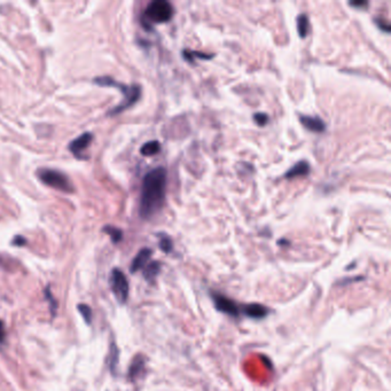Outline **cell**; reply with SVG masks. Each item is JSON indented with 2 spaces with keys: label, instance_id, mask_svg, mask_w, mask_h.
<instances>
[{
  "label": "cell",
  "instance_id": "obj_1",
  "mask_svg": "<svg viewBox=\"0 0 391 391\" xmlns=\"http://www.w3.org/2000/svg\"><path fill=\"white\" fill-rule=\"evenodd\" d=\"M166 171L158 166L147 173L142 180L139 212L141 218L148 219L156 215L164 203Z\"/></svg>",
  "mask_w": 391,
  "mask_h": 391
},
{
  "label": "cell",
  "instance_id": "obj_2",
  "mask_svg": "<svg viewBox=\"0 0 391 391\" xmlns=\"http://www.w3.org/2000/svg\"><path fill=\"white\" fill-rule=\"evenodd\" d=\"M93 82L96 83L97 85H100V86L117 87L123 92V94H124L125 99L123 100L122 103H120V105L114 108V109L110 111L111 115H116V114H120L123 110L127 109L128 107L133 106L138 100H139V98L141 96V87L139 85L127 86V85H124V84L116 82L115 79H113L111 77H108V76L97 77L93 79Z\"/></svg>",
  "mask_w": 391,
  "mask_h": 391
},
{
  "label": "cell",
  "instance_id": "obj_3",
  "mask_svg": "<svg viewBox=\"0 0 391 391\" xmlns=\"http://www.w3.org/2000/svg\"><path fill=\"white\" fill-rule=\"evenodd\" d=\"M173 15L172 5L166 0H154L148 4L145 18L153 23H164L170 21Z\"/></svg>",
  "mask_w": 391,
  "mask_h": 391
},
{
  "label": "cell",
  "instance_id": "obj_4",
  "mask_svg": "<svg viewBox=\"0 0 391 391\" xmlns=\"http://www.w3.org/2000/svg\"><path fill=\"white\" fill-rule=\"evenodd\" d=\"M38 177L41 178V180L44 184H46L47 186L52 188H55L58 191H61L64 193L73 192V186L70 180H69V178L60 171L52 169H42L38 171Z\"/></svg>",
  "mask_w": 391,
  "mask_h": 391
},
{
  "label": "cell",
  "instance_id": "obj_5",
  "mask_svg": "<svg viewBox=\"0 0 391 391\" xmlns=\"http://www.w3.org/2000/svg\"><path fill=\"white\" fill-rule=\"evenodd\" d=\"M110 285L117 300L120 301L121 303H125L128 297L130 286H128V281L125 274L123 273L121 270H113L110 275Z\"/></svg>",
  "mask_w": 391,
  "mask_h": 391
},
{
  "label": "cell",
  "instance_id": "obj_6",
  "mask_svg": "<svg viewBox=\"0 0 391 391\" xmlns=\"http://www.w3.org/2000/svg\"><path fill=\"white\" fill-rule=\"evenodd\" d=\"M211 299L216 309L220 311L222 313H226L231 316H239L241 313L240 306L237 305L233 300L227 297L225 295H221L219 293H211Z\"/></svg>",
  "mask_w": 391,
  "mask_h": 391
},
{
  "label": "cell",
  "instance_id": "obj_7",
  "mask_svg": "<svg viewBox=\"0 0 391 391\" xmlns=\"http://www.w3.org/2000/svg\"><path fill=\"white\" fill-rule=\"evenodd\" d=\"M93 136L90 132H85L83 135L76 138L75 140H72L70 143H69V151H70L73 155H76L77 157L81 156L82 153L86 150L88 145L92 142Z\"/></svg>",
  "mask_w": 391,
  "mask_h": 391
},
{
  "label": "cell",
  "instance_id": "obj_8",
  "mask_svg": "<svg viewBox=\"0 0 391 391\" xmlns=\"http://www.w3.org/2000/svg\"><path fill=\"white\" fill-rule=\"evenodd\" d=\"M242 311H244V313L248 316V318L251 319H263L270 313V309L267 308V306L257 303L245 305Z\"/></svg>",
  "mask_w": 391,
  "mask_h": 391
},
{
  "label": "cell",
  "instance_id": "obj_9",
  "mask_svg": "<svg viewBox=\"0 0 391 391\" xmlns=\"http://www.w3.org/2000/svg\"><path fill=\"white\" fill-rule=\"evenodd\" d=\"M152 254H153V251L150 248H142L139 252H138L137 256L135 257V258H133L132 263H131L130 270H131L132 273H136V272L143 269V267L147 265L148 260H150V258L152 257Z\"/></svg>",
  "mask_w": 391,
  "mask_h": 391
},
{
  "label": "cell",
  "instance_id": "obj_10",
  "mask_svg": "<svg viewBox=\"0 0 391 391\" xmlns=\"http://www.w3.org/2000/svg\"><path fill=\"white\" fill-rule=\"evenodd\" d=\"M301 123L305 128H308L311 132L320 133L326 130L325 122L319 117H311V116H301Z\"/></svg>",
  "mask_w": 391,
  "mask_h": 391
},
{
  "label": "cell",
  "instance_id": "obj_11",
  "mask_svg": "<svg viewBox=\"0 0 391 391\" xmlns=\"http://www.w3.org/2000/svg\"><path fill=\"white\" fill-rule=\"evenodd\" d=\"M310 172V164L306 161H301L299 163H296V164L291 167V169H289L288 171L286 172L285 175V178H296V177H301V176H305L308 175V173Z\"/></svg>",
  "mask_w": 391,
  "mask_h": 391
},
{
  "label": "cell",
  "instance_id": "obj_12",
  "mask_svg": "<svg viewBox=\"0 0 391 391\" xmlns=\"http://www.w3.org/2000/svg\"><path fill=\"white\" fill-rule=\"evenodd\" d=\"M143 368H145V358H143L141 355H138L137 357L133 359L132 364L130 366V369H128V376H130L131 380H135L137 376L142 372Z\"/></svg>",
  "mask_w": 391,
  "mask_h": 391
},
{
  "label": "cell",
  "instance_id": "obj_13",
  "mask_svg": "<svg viewBox=\"0 0 391 391\" xmlns=\"http://www.w3.org/2000/svg\"><path fill=\"white\" fill-rule=\"evenodd\" d=\"M160 271H161V264L156 260L151 262L150 264L145 266V270H143V276H145V279L147 281L152 282L155 280L158 273H160Z\"/></svg>",
  "mask_w": 391,
  "mask_h": 391
},
{
  "label": "cell",
  "instance_id": "obj_14",
  "mask_svg": "<svg viewBox=\"0 0 391 391\" xmlns=\"http://www.w3.org/2000/svg\"><path fill=\"white\" fill-rule=\"evenodd\" d=\"M161 151V143L157 140H152L143 143L140 148V153L143 156H153L156 155Z\"/></svg>",
  "mask_w": 391,
  "mask_h": 391
},
{
  "label": "cell",
  "instance_id": "obj_15",
  "mask_svg": "<svg viewBox=\"0 0 391 391\" xmlns=\"http://www.w3.org/2000/svg\"><path fill=\"white\" fill-rule=\"evenodd\" d=\"M297 31L301 38H305L309 32V17L305 14H301L297 17Z\"/></svg>",
  "mask_w": 391,
  "mask_h": 391
},
{
  "label": "cell",
  "instance_id": "obj_16",
  "mask_svg": "<svg viewBox=\"0 0 391 391\" xmlns=\"http://www.w3.org/2000/svg\"><path fill=\"white\" fill-rule=\"evenodd\" d=\"M118 359H120V350H118L117 345L115 343H111L110 355H109V366H110V370L113 373L116 372Z\"/></svg>",
  "mask_w": 391,
  "mask_h": 391
},
{
  "label": "cell",
  "instance_id": "obj_17",
  "mask_svg": "<svg viewBox=\"0 0 391 391\" xmlns=\"http://www.w3.org/2000/svg\"><path fill=\"white\" fill-rule=\"evenodd\" d=\"M103 232H105V233H107L111 237L114 244H117V242H120L123 239L122 230L117 229V227H115V226H109V225L105 226L103 227Z\"/></svg>",
  "mask_w": 391,
  "mask_h": 391
},
{
  "label": "cell",
  "instance_id": "obj_18",
  "mask_svg": "<svg viewBox=\"0 0 391 391\" xmlns=\"http://www.w3.org/2000/svg\"><path fill=\"white\" fill-rule=\"evenodd\" d=\"M78 311L81 312L84 320H85L87 324H90L91 320H92V310H91L90 306L86 305V304H79L78 305Z\"/></svg>",
  "mask_w": 391,
  "mask_h": 391
},
{
  "label": "cell",
  "instance_id": "obj_19",
  "mask_svg": "<svg viewBox=\"0 0 391 391\" xmlns=\"http://www.w3.org/2000/svg\"><path fill=\"white\" fill-rule=\"evenodd\" d=\"M160 248H161V250L164 251L165 254H169V252L172 251L173 244H172V240L170 239V237H167V236L162 237V239L160 240Z\"/></svg>",
  "mask_w": 391,
  "mask_h": 391
},
{
  "label": "cell",
  "instance_id": "obj_20",
  "mask_svg": "<svg viewBox=\"0 0 391 391\" xmlns=\"http://www.w3.org/2000/svg\"><path fill=\"white\" fill-rule=\"evenodd\" d=\"M45 296H46V300L49 302V308H51L52 315H55V312H57V310H58V303H57V301L54 300L53 295L51 293V290H49V288L45 289Z\"/></svg>",
  "mask_w": 391,
  "mask_h": 391
},
{
  "label": "cell",
  "instance_id": "obj_21",
  "mask_svg": "<svg viewBox=\"0 0 391 391\" xmlns=\"http://www.w3.org/2000/svg\"><path fill=\"white\" fill-rule=\"evenodd\" d=\"M254 121L256 122L257 125L264 126L267 124V122H269V116H267L265 113H256L254 115Z\"/></svg>",
  "mask_w": 391,
  "mask_h": 391
},
{
  "label": "cell",
  "instance_id": "obj_22",
  "mask_svg": "<svg viewBox=\"0 0 391 391\" xmlns=\"http://www.w3.org/2000/svg\"><path fill=\"white\" fill-rule=\"evenodd\" d=\"M375 23L378 24V27L381 29V30H383L385 32H390V24L387 22H384L382 18L375 20Z\"/></svg>",
  "mask_w": 391,
  "mask_h": 391
},
{
  "label": "cell",
  "instance_id": "obj_23",
  "mask_svg": "<svg viewBox=\"0 0 391 391\" xmlns=\"http://www.w3.org/2000/svg\"><path fill=\"white\" fill-rule=\"evenodd\" d=\"M350 6L353 7H358V8H364L367 6V2H364V0H355V2H350Z\"/></svg>",
  "mask_w": 391,
  "mask_h": 391
},
{
  "label": "cell",
  "instance_id": "obj_24",
  "mask_svg": "<svg viewBox=\"0 0 391 391\" xmlns=\"http://www.w3.org/2000/svg\"><path fill=\"white\" fill-rule=\"evenodd\" d=\"M26 244H27V240L24 239L23 236L17 235V236H15V239L13 240V245H15V246H24Z\"/></svg>",
  "mask_w": 391,
  "mask_h": 391
},
{
  "label": "cell",
  "instance_id": "obj_25",
  "mask_svg": "<svg viewBox=\"0 0 391 391\" xmlns=\"http://www.w3.org/2000/svg\"><path fill=\"white\" fill-rule=\"evenodd\" d=\"M5 336H6V333H5V327L3 321L0 320V342H4Z\"/></svg>",
  "mask_w": 391,
  "mask_h": 391
}]
</instances>
